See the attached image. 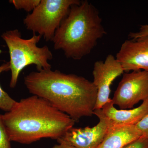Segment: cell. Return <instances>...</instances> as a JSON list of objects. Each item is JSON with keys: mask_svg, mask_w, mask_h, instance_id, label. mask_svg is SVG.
I'll use <instances>...</instances> for the list:
<instances>
[{"mask_svg": "<svg viewBox=\"0 0 148 148\" xmlns=\"http://www.w3.org/2000/svg\"><path fill=\"white\" fill-rule=\"evenodd\" d=\"M10 70L9 62H7L0 66V74L2 72ZM16 101L12 99L5 91L3 90L0 85V109L5 112H9L12 108Z\"/></svg>", "mask_w": 148, "mask_h": 148, "instance_id": "7c38bea8", "label": "cell"}, {"mask_svg": "<svg viewBox=\"0 0 148 148\" xmlns=\"http://www.w3.org/2000/svg\"><path fill=\"white\" fill-rule=\"evenodd\" d=\"M148 99V72L134 71L123 75L112 99L122 110L132 108Z\"/></svg>", "mask_w": 148, "mask_h": 148, "instance_id": "8992f818", "label": "cell"}, {"mask_svg": "<svg viewBox=\"0 0 148 148\" xmlns=\"http://www.w3.org/2000/svg\"><path fill=\"white\" fill-rule=\"evenodd\" d=\"M58 145H55L52 148H76L74 146L64 142H58Z\"/></svg>", "mask_w": 148, "mask_h": 148, "instance_id": "ac0fdd59", "label": "cell"}, {"mask_svg": "<svg viewBox=\"0 0 148 148\" xmlns=\"http://www.w3.org/2000/svg\"><path fill=\"white\" fill-rule=\"evenodd\" d=\"M106 32L99 12L88 1L72 5L51 41L67 58L79 60L91 52Z\"/></svg>", "mask_w": 148, "mask_h": 148, "instance_id": "3957f363", "label": "cell"}, {"mask_svg": "<svg viewBox=\"0 0 148 148\" xmlns=\"http://www.w3.org/2000/svg\"><path fill=\"white\" fill-rule=\"evenodd\" d=\"M1 37L8 47L10 56L11 88L16 86L20 73L27 66L35 65L38 71L51 69L48 61L53 59L52 52L47 46H37L41 38L40 35L34 34L32 38L25 39L22 38L18 29H14L4 32Z\"/></svg>", "mask_w": 148, "mask_h": 148, "instance_id": "277c9868", "label": "cell"}, {"mask_svg": "<svg viewBox=\"0 0 148 148\" xmlns=\"http://www.w3.org/2000/svg\"><path fill=\"white\" fill-rule=\"evenodd\" d=\"M10 140L3 121L0 114V148H11Z\"/></svg>", "mask_w": 148, "mask_h": 148, "instance_id": "5bb4252c", "label": "cell"}, {"mask_svg": "<svg viewBox=\"0 0 148 148\" xmlns=\"http://www.w3.org/2000/svg\"><path fill=\"white\" fill-rule=\"evenodd\" d=\"M123 148H148V139L141 137Z\"/></svg>", "mask_w": 148, "mask_h": 148, "instance_id": "2e32d148", "label": "cell"}, {"mask_svg": "<svg viewBox=\"0 0 148 148\" xmlns=\"http://www.w3.org/2000/svg\"><path fill=\"white\" fill-rule=\"evenodd\" d=\"M93 114L99 122L92 127H73L68 130L57 142H64L76 148H96L103 142L112 124L101 109L94 110Z\"/></svg>", "mask_w": 148, "mask_h": 148, "instance_id": "52a82bcc", "label": "cell"}, {"mask_svg": "<svg viewBox=\"0 0 148 148\" xmlns=\"http://www.w3.org/2000/svg\"><path fill=\"white\" fill-rule=\"evenodd\" d=\"M116 58L125 72H148V36L135 40H126Z\"/></svg>", "mask_w": 148, "mask_h": 148, "instance_id": "9c48e42d", "label": "cell"}, {"mask_svg": "<svg viewBox=\"0 0 148 148\" xmlns=\"http://www.w3.org/2000/svg\"><path fill=\"white\" fill-rule=\"evenodd\" d=\"M79 0H40L39 4L24 18L27 29L52 41L55 32L72 5Z\"/></svg>", "mask_w": 148, "mask_h": 148, "instance_id": "5b68a950", "label": "cell"}, {"mask_svg": "<svg viewBox=\"0 0 148 148\" xmlns=\"http://www.w3.org/2000/svg\"><path fill=\"white\" fill-rule=\"evenodd\" d=\"M2 118L10 141L22 144L42 138L58 140L76 122L47 100L35 95L16 101Z\"/></svg>", "mask_w": 148, "mask_h": 148, "instance_id": "7a4b0ae2", "label": "cell"}, {"mask_svg": "<svg viewBox=\"0 0 148 148\" xmlns=\"http://www.w3.org/2000/svg\"><path fill=\"white\" fill-rule=\"evenodd\" d=\"M136 126L141 134V137L148 139V114L136 124Z\"/></svg>", "mask_w": 148, "mask_h": 148, "instance_id": "9a60e30c", "label": "cell"}, {"mask_svg": "<svg viewBox=\"0 0 148 148\" xmlns=\"http://www.w3.org/2000/svg\"><path fill=\"white\" fill-rule=\"evenodd\" d=\"M141 137L136 125L112 124L103 142L96 148H123Z\"/></svg>", "mask_w": 148, "mask_h": 148, "instance_id": "8fae6325", "label": "cell"}, {"mask_svg": "<svg viewBox=\"0 0 148 148\" xmlns=\"http://www.w3.org/2000/svg\"><path fill=\"white\" fill-rule=\"evenodd\" d=\"M40 0H11L12 4L17 10H24L27 12H32L39 4Z\"/></svg>", "mask_w": 148, "mask_h": 148, "instance_id": "4fadbf2b", "label": "cell"}, {"mask_svg": "<svg viewBox=\"0 0 148 148\" xmlns=\"http://www.w3.org/2000/svg\"><path fill=\"white\" fill-rule=\"evenodd\" d=\"M148 36V25H141L139 32L130 33L129 34L130 38L135 40Z\"/></svg>", "mask_w": 148, "mask_h": 148, "instance_id": "e0dca14e", "label": "cell"}, {"mask_svg": "<svg viewBox=\"0 0 148 148\" xmlns=\"http://www.w3.org/2000/svg\"><path fill=\"white\" fill-rule=\"evenodd\" d=\"M124 72L116 58L109 54L104 61H96L94 64L92 75L93 84L97 89V98L95 110L101 109L111 102L110 86L113 82Z\"/></svg>", "mask_w": 148, "mask_h": 148, "instance_id": "ba28073f", "label": "cell"}, {"mask_svg": "<svg viewBox=\"0 0 148 148\" xmlns=\"http://www.w3.org/2000/svg\"><path fill=\"white\" fill-rule=\"evenodd\" d=\"M103 113L114 125H136L148 114V99L138 108L130 110H117L112 101L102 109Z\"/></svg>", "mask_w": 148, "mask_h": 148, "instance_id": "30bf717a", "label": "cell"}, {"mask_svg": "<svg viewBox=\"0 0 148 148\" xmlns=\"http://www.w3.org/2000/svg\"><path fill=\"white\" fill-rule=\"evenodd\" d=\"M24 82L30 93L47 100L75 121L94 114L97 88L84 77L50 69L30 73Z\"/></svg>", "mask_w": 148, "mask_h": 148, "instance_id": "6da1fadb", "label": "cell"}]
</instances>
